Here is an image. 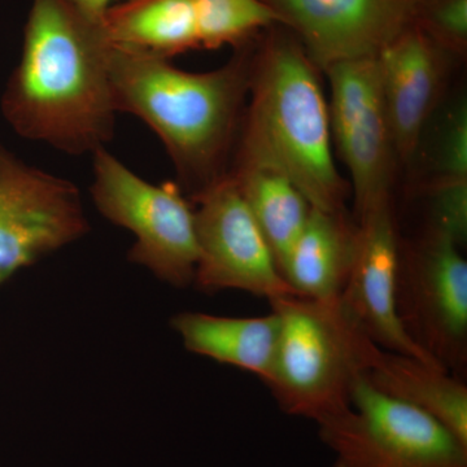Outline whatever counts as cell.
Returning a JSON list of instances; mask_svg holds the SVG:
<instances>
[{"instance_id":"1","label":"cell","mask_w":467,"mask_h":467,"mask_svg":"<svg viewBox=\"0 0 467 467\" xmlns=\"http://www.w3.org/2000/svg\"><path fill=\"white\" fill-rule=\"evenodd\" d=\"M110 41L72 0H33L23 52L0 100L20 137L67 155L103 149L115 135Z\"/></svg>"},{"instance_id":"2","label":"cell","mask_w":467,"mask_h":467,"mask_svg":"<svg viewBox=\"0 0 467 467\" xmlns=\"http://www.w3.org/2000/svg\"><path fill=\"white\" fill-rule=\"evenodd\" d=\"M251 42L225 66L204 73L110 42L117 113L138 117L158 135L190 199L229 173L227 160L250 91Z\"/></svg>"},{"instance_id":"3","label":"cell","mask_w":467,"mask_h":467,"mask_svg":"<svg viewBox=\"0 0 467 467\" xmlns=\"http://www.w3.org/2000/svg\"><path fill=\"white\" fill-rule=\"evenodd\" d=\"M266 32L252 50L250 106L235 162L287 175L313 208L346 211L348 184L333 158L321 70L287 27Z\"/></svg>"},{"instance_id":"4","label":"cell","mask_w":467,"mask_h":467,"mask_svg":"<svg viewBox=\"0 0 467 467\" xmlns=\"http://www.w3.org/2000/svg\"><path fill=\"white\" fill-rule=\"evenodd\" d=\"M278 315V347L265 386L279 409L316 425L352 407V391L367 377L379 347L368 339L340 299L269 300Z\"/></svg>"},{"instance_id":"5","label":"cell","mask_w":467,"mask_h":467,"mask_svg":"<svg viewBox=\"0 0 467 467\" xmlns=\"http://www.w3.org/2000/svg\"><path fill=\"white\" fill-rule=\"evenodd\" d=\"M92 173L95 207L134 234L129 261L175 288L192 285L199 259L195 209L177 182H147L107 147L92 153Z\"/></svg>"},{"instance_id":"6","label":"cell","mask_w":467,"mask_h":467,"mask_svg":"<svg viewBox=\"0 0 467 467\" xmlns=\"http://www.w3.org/2000/svg\"><path fill=\"white\" fill-rule=\"evenodd\" d=\"M352 407L319 423L333 467H467V444L434 417L378 391L367 377Z\"/></svg>"},{"instance_id":"7","label":"cell","mask_w":467,"mask_h":467,"mask_svg":"<svg viewBox=\"0 0 467 467\" xmlns=\"http://www.w3.org/2000/svg\"><path fill=\"white\" fill-rule=\"evenodd\" d=\"M396 299L409 337L460 378L467 367V263L451 236L430 226L399 254Z\"/></svg>"},{"instance_id":"8","label":"cell","mask_w":467,"mask_h":467,"mask_svg":"<svg viewBox=\"0 0 467 467\" xmlns=\"http://www.w3.org/2000/svg\"><path fill=\"white\" fill-rule=\"evenodd\" d=\"M90 230L75 183L0 143V285Z\"/></svg>"},{"instance_id":"9","label":"cell","mask_w":467,"mask_h":467,"mask_svg":"<svg viewBox=\"0 0 467 467\" xmlns=\"http://www.w3.org/2000/svg\"><path fill=\"white\" fill-rule=\"evenodd\" d=\"M192 201L198 205L199 259L193 284L199 291H244L267 301L296 295L276 265L272 248L232 174L220 178Z\"/></svg>"},{"instance_id":"10","label":"cell","mask_w":467,"mask_h":467,"mask_svg":"<svg viewBox=\"0 0 467 467\" xmlns=\"http://www.w3.org/2000/svg\"><path fill=\"white\" fill-rule=\"evenodd\" d=\"M331 88V135L348 168L356 217L391 199V128L378 57L333 64L324 70Z\"/></svg>"},{"instance_id":"11","label":"cell","mask_w":467,"mask_h":467,"mask_svg":"<svg viewBox=\"0 0 467 467\" xmlns=\"http://www.w3.org/2000/svg\"><path fill=\"white\" fill-rule=\"evenodd\" d=\"M312 63L326 67L378 57L414 26L416 0H269Z\"/></svg>"},{"instance_id":"12","label":"cell","mask_w":467,"mask_h":467,"mask_svg":"<svg viewBox=\"0 0 467 467\" xmlns=\"http://www.w3.org/2000/svg\"><path fill=\"white\" fill-rule=\"evenodd\" d=\"M358 248L340 303L368 339L380 349L441 367L409 337L399 316V247L391 199L358 217Z\"/></svg>"},{"instance_id":"13","label":"cell","mask_w":467,"mask_h":467,"mask_svg":"<svg viewBox=\"0 0 467 467\" xmlns=\"http://www.w3.org/2000/svg\"><path fill=\"white\" fill-rule=\"evenodd\" d=\"M451 57L416 26L378 55L393 147L402 161L416 155Z\"/></svg>"},{"instance_id":"14","label":"cell","mask_w":467,"mask_h":467,"mask_svg":"<svg viewBox=\"0 0 467 467\" xmlns=\"http://www.w3.org/2000/svg\"><path fill=\"white\" fill-rule=\"evenodd\" d=\"M358 234V223L349 220L347 211L312 207L284 270L295 294L308 299L339 300L355 261Z\"/></svg>"},{"instance_id":"15","label":"cell","mask_w":467,"mask_h":467,"mask_svg":"<svg viewBox=\"0 0 467 467\" xmlns=\"http://www.w3.org/2000/svg\"><path fill=\"white\" fill-rule=\"evenodd\" d=\"M171 327L183 346L195 355L250 371L265 383L278 347V315L263 317H223L202 312H181Z\"/></svg>"},{"instance_id":"16","label":"cell","mask_w":467,"mask_h":467,"mask_svg":"<svg viewBox=\"0 0 467 467\" xmlns=\"http://www.w3.org/2000/svg\"><path fill=\"white\" fill-rule=\"evenodd\" d=\"M367 379L384 395L434 417L467 444V387L461 378L416 358L379 349Z\"/></svg>"},{"instance_id":"17","label":"cell","mask_w":467,"mask_h":467,"mask_svg":"<svg viewBox=\"0 0 467 467\" xmlns=\"http://www.w3.org/2000/svg\"><path fill=\"white\" fill-rule=\"evenodd\" d=\"M103 26L115 45L155 57L201 48L195 0H126L107 11Z\"/></svg>"},{"instance_id":"18","label":"cell","mask_w":467,"mask_h":467,"mask_svg":"<svg viewBox=\"0 0 467 467\" xmlns=\"http://www.w3.org/2000/svg\"><path fill=\"white\" fill-rule=\"evenodd\" d=\"M229 173L238 184L284 275L312 205L290 178L275 169L235 162Z\"/></svg>"},{"instance_id":"19","label":"cell","mask_w":467,"mask_h":467,"mask_svg":"<svg viewBox=\"0 0 467 467\" xmlns=\"http://www.w3.org/2000/svg\"><path fill=\"white\" fill-rule=\"evenodd\" d=\"M201 48L241 47L263 30L281 26L278 15L264 0H195Z\"/></svg>"},{"instance_id":"20","label":"cell","mask_w":467,"mask_h":467,"mask_svg":"<svg viewBox=\"0 0 467 467\" xmlns=\"http://www.w3.org/2000/svg\"><path fill=\"white\" fill-rule=\"evenodd\" d=\"M414 26L451 57H465L467 0H416Z\"/></svg>"},{"instance_id":"21","label":"cell","mask_w":467,"mask_h":467,"mask_svg":"<svg viewBox=\"0 0 467 467\" xmlns=\"http://www.w3.org/2000/svg\"><path fill=\"white\" fill-rule=\"evenodd\" d=\"M429 192L431 226L448 234L462 247L467 238V180L436 175Z\"/></svg>"},{"instance_id":"22","label":"cell","mask_w":467,"mask_h":467,"mask_svg":"<svg viewBox=\"0 0 467 467\" xmlns=\"http://www.w3.org/2000/svg\"><path fill=\"white\" fill-rule=\"evenodd\" d=\"M438 177L467 180V109L461 103L453 110L442 138Z\"/></svg>"},{"instance_id":"23","label":"cell","mask_w":467,"mask_h":467,"mask_svg":"<svg viewBox=\"0 0 467 467\" xmlns=\"http://www.w3.org/2000/svg\"><path fill=\"white\" fill-rule=\"evenodd\" d=\"M72 2L90 20L95 21V23L103 24L107 11L112 5L126 2V0H72Z\"/></svg>"},{"instance_id":"24","label":"cell","mask_w":467,"mask_h":467,"mask_svg":"<svg viewBox=\"0 0 467 467\" xmlns=\"http://www.w3.org/2000/svg\"><path fill=\"white\" fill-rule=\"evenodd\" d=\"M264 2H269V0H264Z\"/></svg>"}]
</instances>
